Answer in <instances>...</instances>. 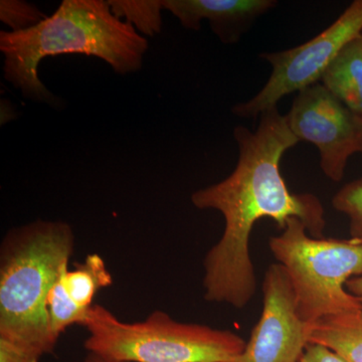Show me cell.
Wrapping results in <instances>:
<instances>
[{
    "label": "cell",
    "instance_id": "cell-1",
    "mask_svg": "<svg viewBox=\"0 0 362 362\" xmlns=\"http://www.w3.org/2000/svg\"><path fill=\"white\" fill-rule=\"evenodd\" d=\"M239 160L232 175L192 194L199 209H214L225 218L220 240L204 259V299L243 309L257 291V277L250 252L252 228L272 218L281 230L289 218H299L314 238H323L325 211L312 194H292L280 170L286 152L299 142L278 108L259 116L256 131L244 126L233 130Z\"/></svg>",
    "mask_w": 362,
    "mask_h": 362
},
{
    "label": "cell",
    "instance_id": "cell-2",
    "mask_svg": "<svg viewBox=\"0 0 362 362\" xmlns=\"http://www.w3.org/2000/svg\"><path fill=\"white\" fill-rule=\"evenodd\" d=\"M148 40L117 18L108 0H64L52 16L23 32H0L4 77L30 101L59 108L58 97L40 81V62L85 54L106 62L120 75L141 70Z\"/></svg>",
    "mask_w": 362,
    "mask_h": 362
},
{
    "label": "cell",
    "instance_id": "cell-3",
    "mask_svg": "<svg viewBox=\"0 0 362 362\" xmlns=\"http://www.w3.org/2000/svg\"><path fill=\"white\" fill-rule=\"evenodd\" d=\"M74 246L65 221H35L6 233L0 250V338L40 356L54 352L58 340L49 329L47 300Z\"/></svg>",
    "mask_w": 362,
    "mask_h": 362
},
{
    "label": "cell",
    "instance_id": "cell-4",
    "mask_svg": "<svg viewBox=\"0 0 362 362\" xmlns=\"http://www.w3.org/2000/svg\"><path fill=\"white\" fill-rule=\"evenodd\" d=\"M82 326L88 354L118 362H233L247 343L233 331L180 322L160 310L130 323L94 304Z\"/></svg>",
    "mask_w": 362,
    "mask_h": 362
},
{
    "label": "cell",
    "instance_id": "cell-5",
    "mask_svg": "<svg viewBox=\"0 0 362 362\" xmlns=\"http://www.w3.org/2000/svg\"><path fill=\"white\" fill-rule=\"evenodd\" d=\"M269 240V249L291 280L298 312L313 325L325 317L362 311L361 302L346 289L362 275V240L314 238L299 218L287 221Z\"/></svg>",
    "mask_w": 362,
    "mask_h": 362
},
{
    "label": "cell",
    "instance_id": "cell-6",
    "mask_svg": "<svg viewBox=\"0 0 362 362\" xmlns=\"http://www.w3.org/2000/svg\"><path fill=\"white\" fill-rule=\"evenodd\" d=\"M362 35V0H356L322 33L304 44L275 52H263L261 58L273 68L263 89L251 100L233 107L240 118H257L277 108L281 100L299 93L322 80L339 52Z\"/></svg>",
    "mask_w": 362,
    "mask_h": 362
},
{
    "label": "cell",
    "instance_id": "cell-7",
    "mask_svg": "<svg viewBox=\"0 0 362 362\" xmlns=\"http://www.w3.org/2000/svg\"><path fill=\"white\" fill-rule=\"evenodd\" d=\"M286 120L299 141L315 145L320 168L339 182L349 159L362 154V116L317 83L298 93Z\"/></svg>",
    "mask_w": 362,
    "mask_h": 362
},
{
    "label": "cell",
    "instance_id": "cell-8",
    "mask_svg": "<svg viewBox=\"0 0 362 362\" xmlns=\"http://www.w3.org/2000/svg\"><path fill=\"white\" fill-rule=\"evenodd\" d=\"M263 309L244 351L233 362H298L309 345L310 324L302 320L287 272L271 264L264 277Z\"/></svg>",
    "mask_w": 362,
    "mask_h": 362
},
{
    "label": "cell",
    "instance_id": "cell-9",
    "mask_svg": "<svg viewBox=\"0 0 362 362\" xmlns=\"http://www.w3.org/2000/svg\"><path fill=\"white\" fill-rule=\"evenodd\" d=\"M113 278L104 259L89 254L75 268L63 269L47 300L49 329L57 340L66 328L82 326L100 290L110 287Z\"/></svg>",
    "mask_w": 362,
    "mask_h": 362
},
{
    "label": "cell",
    "instance_id": "cell-10",
    "mask_svg": "<svg viewBox=\"0 0 362 362\" xmlns=\"http://www.w3.org/2000/svg\"><path fill=\"white\" fill-rule=\"evenodd\" d=\"M273 0H163L164 11H170L187 30H199L207 21L223 44H235L252 21L273 8Z\"/></svg>",
    "mask_w": 362,
    "mask_h": 362
},
{
    "label": "cell",
    "instance_id": "cell-11",
    "mask_svg": "<svg viewBox=\"0 0 362 362\" xmlns=\"http://www.w3.org/2000/svg\"><path fill=\"white\" fill-rule=\"evenodd\" d=\"M321 81L326 89L362 116V35L339 52Z\"/></svg>",
    "mask_w": 362,
    "mask_h": 362
},
{
    "label": "cell",
    "instance_id": "cell-12",
    "mask_svg": "<svg viewBox=\"0 0 362 362\" xmlns=\"http://www.w3.org/2000/svg\"><path fill=\"white\" fill-rule=\"evenodd\" d=\"M309 344L326 347L345 362H362V311L321 319L312 325Z\"/></svg>",
    "mask_w": 362,
    "mask_h": 362
},
{
    "label": "cell",
    "instance_id": "cell-13",
    "mask_svg": "<svg viewBox=\"0 0 362 362\" xmlns=\"http://www.w3.org/2000/svg\"><path fill=\"white\" fill-rule=\"evenodd\" d=\"M117 18L134 26L143 37H154L162 30L163 0H108Z\"/></svg>",
    "mask_w": 362,
    "mask_h": 362
},
{
    "label": "cell",
    "instance_id": "cell-14",
    "mask_svg": "<svg viewBox=\"0 0 362 362\" xmlns=\"http://www.w3.org/2000/svg\"><path fill=\"white\" fill-rule=\"evenodd\" d=\"M332 206L349 218L350 238L362 240V178L343 185L333 197Z\"/></svg>",
    "mask_w": 362,
    "mask_h": 362
},
{
    "label": "cell",
    "instance_id": "cell-15",
    "mask_svg": "<svg viewBox=\"0 0 362 362\" xmlns=\"http://www.w3.org/2000/svg\"><path fill=\"white\" fill-rule=\"evenodd\" d=\"M47 16L37 6L23 0H1L0 1V21L11 30L18 33L30 30L39 25Z\"/></svg>",
    "mask_w": 362,
    "mask_h": 362
},
{
    "label": "cell",
    "instance_id": "cell-16",
    "mask_svg": "<svg viewBox=\"0 0 362 362\" xmlns=\"http://www.w3.org/2000/svg\"><path fill=\"white\" fill-rule=\"evenodd\" d=\"M42 356L23 345L0 338V362H40Z\"/></svg>",
    "mask_w": 362,
    "mask_h": 362
},
{
    "label": "cell",
    "instance_id": "cell-17",
    "mask_svg": "<svg viewBox=\"0 0 362 362\" xmlns=\"http://www.w3.org/2000/svg\"><path fill=\"white\" fill-rule=\"evenodd\" d=\"M298 362H345L341 357L326 347L309 344Z\"/></svg>",
    "mask_w": 362,
    "mask_h": 362
},
{
    "label": "cell",
    "instance_id": "cell-18",
    "mask_svg": "<svg viewBox=\"0 0 362 362\" xmlns=\"http://www.w3.org/2000/svg\"><path fill=\"white\" fill-rule=\"evenodd\" d=\"M347 291L356 297L362 304V275L350 279L346 284Z\"/></svg>",
    "mask_w": 362,
    "mask_h": 362
},
{
    "label": "cell",
    "instance_id": "cell-19",
    "mask_svg": "<svg viewBox=\"0 0 362 362\" xmlns=\"http://www.w3.org/2000/svg\"><path fill=\"white\" fill-rule=\"evenodd\" d=\"M16 113V109L13 108V105L8 102V100H2L1 101V125L6 124L7 113Z\"/></svg>",
    "mask_w": 362,
    "mask_h": 362
},
{
    "label": "cell",
    "instance_id": "cell-20",
    "mask_svg": "<svg viewBox=\"0 0 362 362\" xmlns=\"http://www.w3.org/2000/svg\"><path fill=\"white\" fill-rule=\"evenodd\" d=\"M78 362H118L110 361V359L104 358V357L98 356L96 354H88L84 359Z\"/></svg>",
    "mask_w": 362,
    "mask_h": 362
}]
</instances>
